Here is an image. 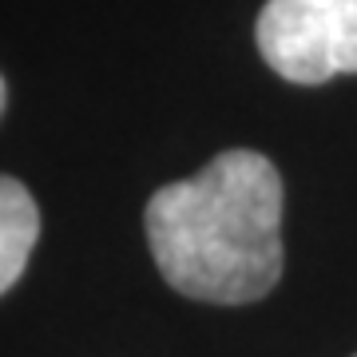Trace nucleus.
<instances>
[{
	"label": "nucleus",
	"mask_w": 357,
	"mask_h": 357,
	"mask_svg": "<svg viewBox=\"0 0 357 357\" xmlns=\"http://www.w3.org/2000/svg\"><path fill=\"white\" fill-rule=\"evenodd\" d=\"M40 238V206L20 178L0 175V294L24 274Z\"/></svg>",
	"instance_id": "nucleus-3"
},
{
	"label": "nucleus",
	"mask_w": 357,
	"mask_h": 357,
	"mask_svg": "<svg viewBox=\"0 0 357 357\" xmlns=\"http://www.w3.org/2000/svg\"><path fill=\"white\" fill-rule=\"evenodd\" d=\"M147 246L167 286L215 306L258 302L282 278V175L234 147L151 195Z\"/></svg>",
	"instance_id": "nucleus-1"
},
{
	"label": "nucleus",
	"mask_w": 357,
	"mask_h": 357,
	"mask_svg": "<svg viewBox=\"0 0 357 357\" xmlns=\"http://www.w3.org/2000/svg\"><path fill=\"white\" fill-rule=\"evenodd\" d=\"M4 103H8V88H4V76H0V115H4Z\"/></svg>",
	"instance_id": "nucleus-4"
},
{
	"label": "nucleus",
	"mask_w": 357,
	"mask_h": 357,
	"mask_svg": "<svg viewBox=\"0 0 357 357\" xmlns=\"http://www.w3.org/2000/svg\"><path fill=\"white\" fill-rule=\"evenodd\" d=\"M258 52L290 84H326L357 72V0H266Z\"/></svg>",
	"instance_id": "nucleus-2"
}]
</instances>
